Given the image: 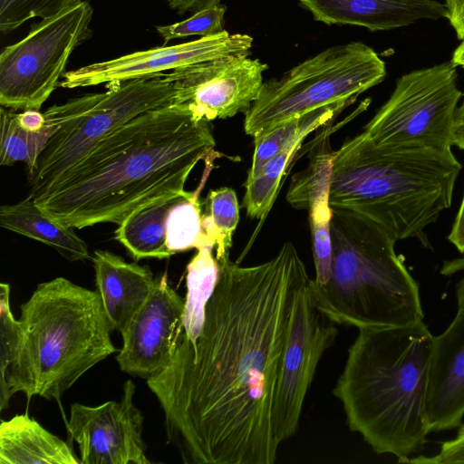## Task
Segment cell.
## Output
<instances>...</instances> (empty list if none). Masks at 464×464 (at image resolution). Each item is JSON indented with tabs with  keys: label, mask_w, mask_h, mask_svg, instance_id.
Here are the masks:
<instances>
[{
	"label": "cell",
	"mask_w": 464,
	"mask_h": 464,
	"mask_svg": "<svg viewBox=\"0 0 464 464\" xmlns=\"http://www.w3.org/2000/svg\"><path fill=\"white\" fill-rule=\"evenodd\" d=\"M92 262L96 291L107 320L122 335L151 293L156 278L148 266L128 263L106 250H96Z\"/></svg>",
	"instance_id": "obj_19"
},
{
	"label": "cell",
	"mask_w": 464,
	"mask_h": 464,
	"mask_svg": "<svg viewBox=\"0 0 464 464\" xmlns=\"http://www.w3.org/2000/svg\"><path fill=\"white\" fill-rule=\"evenodd\" d=\"M456 67L464 68V41L454 50L450 61Z\"/></svg>",
	"instance_id": "obj_35"
},
{
	"label": "cell",
	"mask_w": 464,
	"mask_h": 464,
	"mask_svg": "<svg viewBox=\"0 0 464 464\" xmlns=\"http://www.w3.org/2000/svg\"><path fill=\"white\" fill-rule=\"evenodd\" d=\"M317 22L327 25L362 26L371 32L389 31L419 20L446 17L436 0H298Z\"/></svg>",
	"instance_id": "obj_18"
},
{
	"label": "cell",
	"mask_w": 464,
	"mask_h": 464,
	"mask_svg": "<svg viewBox=\"0 0 464 464\" xmlns=\"http://www.w3.org/2000/svg\"><path fill=\"white\" fill-rule=\"evenodd\" d=\"M332 263L324 285L310 286L317 308L335 324L363 328L423 321L420 287L395 252L397 242L359 213L334 209Z\"/></svg>",
	"instance_id": "obj_5"
},
{
	"label": "cell",
	"mask_w": 464,
	"mask_h": 464,
	"mask_svg": "<svg viewBox=\"0 0 464 464\" xmlns=\"http://www.w3.org/2000/svg\"><path fill=\"white\" fill-rule=\"evenodd\" d=\"M0 226L53 247L69 261L90 258L87 244L73 228L51 218L28 196L0 208Z\"/></svg>",
	"instance_id": "obj_22"
},
{
	"label": "cell",
	"mask_w": 464,
	"mask_h": 464,
	"mask_svg": "<svg viewBox=\"0 0 464 464\" xmlns=\"http://www.w3.org/2000/svg\"><path fill=\"white\" fill-rule=\"evenodd\" d=\"M446 18L456 32L458 38L464 41V0H445Z\"/></svg>",
	"instance_id": "obj_31"
},
{
	"label": "cell",
	"mask_w": 464,
	"mask_h": 464,
	"mask_svg": "<svg viewBox=\"0 0 464 464\" xmlns=\"http://www.w3.org/2000/svg\"><path fill=\"white\" fill-rule=\"evenodd\" d=\"M448 240L460 254H464V196L455 218Z\"/></svg>",
	"instance_id": "obj_33"
},
{
	"label": "cell",
	"mask_w": 464,
	"mask_h": 464,
	"mask_svg": "<svg viewBox=\"0 0 464 464\" xmlns=\"http://www.w3.org/2000/svg\"><path fill=\"white\" fill-rule=\"evenodd\" d=\"M405 462L417 464H464V424H460L457 436L444 441L437 454L407 459Z\"/></svg>",
	"instance_id": "obj_29"
},
{
	"label": "cell",
	"mask_w": 464,
	"mask_h": 464,
	"mask_svg": "<svg viewBox=\"0 0 464 464\" xmlns=\"http://www.w3.org/2000/svg\"><path fill=\"white\" fill-rule=\"evenodd\" d=\"M459 272L464 273V256L445 260L440 268V274L445 276ZM455 294L458 307L464 309V274L456 285Z\"/></svg>",
	"instance_id": "obj_30"
},
{
	"label": "cell",
	"mask_w": 464,
	"mask_h": 464,
	"mask_svg": "<svg viewBox=\"0 0 464 464\" xmlns=\"http://www.w3.org/2000/svg\"><path fill=\"white\" fill-rule=\"evenodd\" d=\"M268 65L250 55H233L168 72L178 103L208 121L247 112L259 95Z\"/></svg>",
	"instance_id": "obj_12"
},
{
	"label": "cell",
	"mask_w": 464,
	"mask_h": 464,
	"mask_svg": "<svg viewBox=\"0 0 464 464\" xmlns=\"http://www.w3.org/2000/svg\"><path fill=\"white\" fill-rule=\"evenodd\" d=\"M460 170L452 150L380 145L362 131L334 151L330 206L432 249L425 229L450 208Z\"/></svg>",
	"instance_id": "obj_4"
},
{
	"label": "cell",
	"mask_w": 464,
	"mask_h": 464,
	"mask_svg": "<svg viewBox=\"0 0 464 464\" xmlns=\"http://www.w3.org/2000/svg\"><path fill=\"white\" fill-rule=\"evenodd\" d=\"M185 298L169 285L166 274L157 277L149 297L122 336L116 361L124 372L149 379L169 363L182 324Z\"/></svg>",
	"instance_id": "obj_15"
},
{
	"label": "cell",
	"mask_w": 464,
	"mask_h": 464,
	"mask_svg": "<svg viewBox=\"0 0 464 464\" xmlns=\"http://www.w3.org/2000/svg\"><path fill=\"white\" fill-rule=\"evenodd\" d=\"M221 0H167L169 6L179 14H194L219 5Z\"/></svg>",
	"instance_id": "obj_32"
},
{
	"label": "cell",
	"mask_w": 464,
	"mask_h": 464,
	"mask_svg": "<svg viewBox=\"0 0 464 464\" xmlns=\"http://www.w3.org/2000/svg\"><path fill=\"white\" fill-rule=\"evenodd\" d=\"M20 321L30 398L59 399L87 371L118 351L98 292L64 277L38 285L21 305Z\"/></svg>",
	"instance_id": "obj_6"
},
{
	"label": "cell",
	"mask_w": 464,
	"mask_h": 464,
	"mask_svg": "<svg viewBox=\"0 0 464 464\" xmlns=\"http://www.w3.org/2000/svg\"><path fill=\"white\" fill-rule=\"evenodd\" d=\"M338 103L288 119L274 128L254 137V154L246 180L254 179L262 168L293 140L303 133L310 134L324 126L351 105Z\"/></svg>",
	"instance_id": "obj_25"
},
{
	"label": "cell",
	"mask_w": 464,
	"mask_h": 464,
	"mask_svg": "<svg viewBox=\"0 0 464 464\" xmlns=\"http://www.w3.org/2000/svg\"><path fill=\"white\" fill-rule=\"evenodd\" d=\"M51 107L58 127L28 176V197L36 198L82 160L94 146L133 118L150 110L178 103V89L168 72L107 84Z\"/></svg>",
	"instance_id": "obj_7"
},
{
	"label": "cell",
	"mask_w": 464,
	"mask_h": 464,
	"mask_svg": "<svg viewBox=\"0 0 464 464\" xmlns=\"http://www.w3.org/2000/svg\"><path fill=\"white\" fill-rule=\"evenodd\" d=\"M0 411L11 397L23 392L30 400L31 384L24 360V334L22 323L10 307V286L0 284Z\"/></svg>",
	"instance_id": "obj_23"
},
{
	"label": "cell",
	"mask_w": 464,
	"mask_h": 464,
	"mask_svg": "<svg viewBox=\"0 0 464 464\" xmlns=\"http://www.w3.org/2000/svg\"><path fill=\"white\" fill-rule=\"evenodd\" d=\"M460 120H464V100L461 102V104L459 105L458 110H457V120L456 121H460Z\"/></svg>",
	"instance_id": "obj_36"
},
{
	"label": "cell",
	"mask_w": 464,
	"mask_h": 464,
	"mask_svg": "<svg viewBox=\"0 0 464 464\" xmlns=\"http://www.w3.org/2000/svg\"><path fill=\"white\" fill-rule=\"evenodd\" d=\"M58 127V119L51 108L44 112L25 110L15 112L0 109V164L11 166L18 161L26 164L28 176L48 140Z\"/></svg>",
	"instance_id": "obj_21"
},
{
	"label": "cell",
	"mask_w": 464,
	"mask_h": 464,
	"mask_svg": "<svg viewBox=\"0 0 464 464\" xmlns=\"http://www.w3.org/2000/svg\"><path fill=\"white\" fill-rule=\"evenodd\" d=\"M178 194L158 199L135 210L118 225L114 237L135 260L170 256L166 245V218Z\"/></svg>",
	"instance_id": "obj_24"
},
{
	"label": "cell",
	"mask_w": 464,
	"mask_h": 464,
	"mask_svg": "<svg viewBox=\"0 0 464 464\" xmlns=\"http://www.w3.org/2000/svg\"><path fill=\"white\" fill-rule=\"evenodd\" d=\"M434 335L423 321L363 328L334 388L350 430L377 454L404 462L430 432L428 394Z\"/></svg>",
	"instance_id": "obj_3"
},
{
	"label": "cell",
	"mask_w": 464,
	"mask_h": 464,
	"mask_svg": "<svg viewBox=\"0 0 464 464\" xmlns=\"http://www.w3.org/2000/svg\"><path fill=\"white\" fill-rule=\"evenodd\" d=\"M310 283L302 289L296 302L275 392L272 422L278 444L298 430L317 366L338 334L335 324L317 308Z\"/></svg>",
	"instance_id": "obj_11"
},
{
	"label": "cell",
	"mask_w": 464,
	"mask_h": 464,
	"mask_svg": "<svg viewBox=\"0 0 464 464\" xmlns=\"http://www.w3.org/2000/svg\"><path fill=\"white\" fill-rule=\"evenodd\" d=\"M385 76L384 61L369 45L350 42L329 47L281 77L264 82L245 113V132L254 138L288 119L338 103H353Z\"/></svg>",
	"instance_id": "obj_8"
},
{
	"label": "cell",
	"mask_w": 464,
	"mask_h": 464,
	"mask_svg": "<svg viewBox=\"0 0 464 464\" xmlns=\"http://www.w3.org/2000/svg\"><path fill=\"white\" fill-rule=\"evenodd\" d=\"M135 384L128 380L120 401L98 406L73 403L66 424L82 464H150L141 435L143 415L134 405Z\"/></svg>",
	"instance_id": "obj_14"
},
{
	"label": "cell",
	"mask_w": 464,
	"mask_h": 464,
	"mask_svg": "<svg viewBox=\"0 0 464 464\" xmlns=\"http://www.w3.org/2000/svg\"><path fill=\"white\" fill-rule=\"evenodd\" d=\"M252 46V36L224 30L191 42L138 51L65 72L59 85L74 89L151 77L207 61L250 55Z\"/></svg>",
	"instance_id": "obj_13"
},
{
	"label": "cell",
	"mask_w": 464,
	"mask_h": 464,
	"mask_svg": "<svg viewBox=\"0 0 464 464\" xmlns=\"http://www.w3.org/2000/svg\"><path fill=\"white\" fill-rule=\"evenodd\" d=\"M453 146L464 150V120L456 121L453 128Z\"/></svg>",
	"instance_id": "obj_34"
},
{
	"label": "cell",
	"mask_w": 464,
	"mask_h": 464,
	"mask_svg": "<svg viewBox=\"0 0 464 464\" xmlns=\"http://www.w3.org/2000/svg\"><path fill=\"white\" fill-rule=\"evenodd\" d=\"M464 417V310L434 336L428 418L431 431L459 428Z\"/></svg>",
	"instance_id": "obj_17"
},
{
	"label": "cell",
	"mask_w": 464,
	"mask_h": 464,
	"mask_svg": "<svg viewBox=\"0 0 464 464\" xmlns=\"http://www.w3.org/2000/svg\"><path fill=\"white\" fill-rule=\"evenodd\" d=\"M83 0H0V32L8 34L27 21L53 16Z\"/></svg>",
	"instance_id": "obj_27"
},
{
	"label": "cell",
	"mask_w": 464,
	"mask_h": 464,
	"mask_svg": "<svg viewBox=\"0 0 464 464\" xmlns=\"http://www.w3.org/2000/svg\"><path fill=\"white\" fill-rule=\"evenodd\" d=\"M0 464H82L72 447L28 414L0 424Z\"/></svg>",
	"instance_id": "obj_20"
},
{
	"label": "cell",
	"mask_w": 464,
	"mask_h": 464,
	"mask_svg": "<svg viewBox=\"0 0 464 464\" xmlns=\"http://www.w3.org/2000/svg\"><path fill=\"white\" fill-rule=\"evenodd\" d=\"M203 317L182 325L169 365L147 379L185 463L273 464L272 411L296 302L310 282L291 242L242 266L227 255Z\"/></svg>",
	"instance_id": "obj_1"
},
{
	"label": "cell",
	"mask_w": 464,
	"mask_h": 464,
	"mask_svg": "<svg viewBox=\"0 0 464 464\" xmlns=\"http://www.w3.org/2000/svg\"><path fill=\"white\" fill-rule=\"evenodd\" d=\"M333 126L317 137L308 167L292 180L287 202L295 208L307 209L313 241L315 276L313 282L324 285L330 276L332 263L330 183L332 162L335 150L329 145Z\"/></svg>",
	"instance_id": "obj_16"
},
{
	"label": "cell",
	"mask_w": 464,
	"mask_h": 464,
	"mask_svg": "<svg viewBox=\"0 0 464 464\" xmlns=\"http://www.w3.org/2000/svg\"><path fill=\"white\" fill-rule=\"evenodd\" d=\"M202 225L216 259L229 255L232 236L239 221V205L235 190L228 187L212 189L204 201Z\"/></svg>",
	"instance_id": "obj_26"
},
{
	"label": "cell",
	"mask_w": 464,
	"mask_h": 464,
	"mask_svg": "<svg viewBox=\"0 0 464 464\" xmlns=\"http://www.w3.org/2000/svg\"><path fill=\"white\" fill-rule=\"evenodd\" d=\"M227 7L218 5L194 13L181 22L156 27L164 43L191 35L209 36L223 32Z\"/></svg>",
	"instance_id": "obj_28"
},
{
	"label": "cell",
	"mask_w": 464,
	"mask_h": 464,
	"mask_svg": "<svg viewBox=\"0 0 464 464\" xmlns=\"http://www.w3.org/2000/svg\"><path fill=\"white\" fill-rule=\"evenodd\" d=\"M457 67L443 63L401 76L387 102L364 126L380 145L450 151L459 102Z\"/></svg>",
	"instance_id": "obj_9"
},
{
	"label": "cell",
	"mask_w": 464,
	"mask_h": 464,
	"mask_svg": "<svg viewBox=\"0 0 464 464\" xmlns=\"http://www.w3.org/2000/svg\"><path fill=\"white\" fill-rule=\"evenodd\" d=\"M93 9L82 1L31 25L0 54V104L39 111L60 84L72 52L92 35Z\"/></svg>",
	"instance_id": "obj_10"
},
{
	"label": "cell",
	"mask_w": 464,
	"mask_h": 464,
	"mask_svg": "<svg viewBox=\"0 0 464 464\" xmlns=\"http://www.w3.org/2000/svg\"><path fill=\"white\" fill-rule=\"evenodd\" d=\"M208 122L184 104L145 111L102 140L34 200L72 228L120 225L135 210L184 191L199 160L220 157Z\"/></svg>",
	"instance_id": "obj_2"
}]
</instances>
